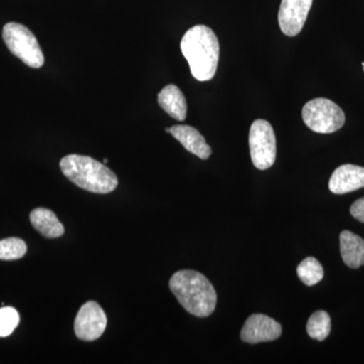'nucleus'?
Here are the masks:
<instances>
[{"label": "nucleus", "instance_id": "nucleus-1", "mask_svg": "<svg viewBox=\"0 0 364 364\" xmlns=\"http://www.w3.org/2000/svg\"><path fill=\"white\" fill-rule=\"evenodd\" d=\"M181 49L196 80L214 78L219 63L220 44L212 28L203 25L189 28L182 38Z\"/></svg>", "mask_w": 364, "mask_h": 364}, {"label": "nucleus", "instance_id": "nucleus-2", "mask_svg": "<svg viewBox=\"0 0 364 364\" xmlns=\"http://www.w3.org/2000/svg\"><path fill=\"white\" fill-rule=\"evenodd\" d=\"M169 287L186 312L200 318L214 313L217 293L202 273L195 270L177 272L170 279Z\"/></svg>", "mask_w": 364, "mask_h": 364}, {"label": "nucleus", "instance_id": "nucleus-3", "mask_svg": "<svg viewBox=\"0 0 364 364\" xmlns=\"http://www.w3.org/2000/svg\"><path fill=\"white\" fill-rule=\"evenodd\" d=\"M60 168L78 188L95 193H109L119 181L114 172L102 163L83 155L71 154L62 158Z\"/></svg>", "mask_w": 364, "mask_h": 364}, {"label": "nucleus", "instance_id": "nucleus-4", "mask_svg": "<svg viewBox=\"0 0 364 364\" xmlns=\"http://www.w3.org/2000/svg\"><path fill=\"white\" fill-rule=\"evenodd\" d=\"M2 37L9 51L21 59L26 65L41 68L45 58L37 38L26 26L18 23L4 26Z\"/></svg>", "mask_w": 364, "mask_h": 364}, {"label": "nucleus", "instance_id": "nucleus-5", "mask_svg": "<svg viewBox=\"0 0 364 364\" xmlns=\"http://www.w3.org/2000/svg\"><path fill=\"white\" fill-rule=\"evenodd\" d=\"M304 123L310 130L318 134H331L345 124L341 107L328 98H314L304 105L301 111Z\"/></svg>", "mask_w": 364, "mask_h": 364}, {"label": "nucleus", "instance_id": "nucleus-6", "mask_svg": "<svg viewBox=\"0 0 364 364\" xmlns=\"http://www.w3.org/2000/svg\"><path fill=\"white\" fill-rule=\"evenodd\" d=\"M251 160L254 166L267 170L277 159V139L272 124L264 119H256L249 133Z\"/></svg>", "mask_w": 364, "mask_h": 364}, {"label": "nucleus", "instance_id": "nucleus-7", "mask_svg": "<svg viewBox=\"0 0 364 364\" xmlns=\"http://www.w3.org/2000/svg\"><path fill=\"white\" fill-rule=\"evenodd\" d=\"M107 315L97 301H87L81 306L74 323V331L78 339L95 341L107 328Z\"/></svg>", "mask_w": 364, "mask_h": 364}, {"label": "nucleus", "instance_id": "nucleus-8", "mask_svg": "<svg viewBox=\"0 0 364 364\" xmlns=\"http://www.w3.org/2000/svg\"><path fill=\"white\" fill-rule=\"evenodd\" d=\"M313 0H282L279 11L280 30L287 37H296L303 30Z\"/></svg>", "mask_w": 364, "mask_h": 364}, {"label": "nucleus", "instance_id": "nucleus-9", "mask_svg": "<svg viewBox=\"0 0 364 364\" xmlns=\"http://www.w3.org/2000/svg\"><path fill=\"white\" fill-rule=\"evenodd\" d=\"M279 322L263 314H254L247 318L241 330L242 341L249 344L274 341L282 335Z\"/></svg>", "mask_w": 364, "mask_h": 364}, {"label": "nucleus", "instance_id": "nucleus-10", "mask_svg": "<svg viewBox=\"0 0 364 364\" xmlns=\"http://www.w3.org/2000/svg\"><path fill=\"white\" fill-rule=\"evenodd\" d=\"M364 188V168L358 165L344 164L333 172L329 188L335 195H344Z\"/></svg>", "mask_w": 364, "mask_h": 364}, {"label": "nucleus", "instance_id": "nucleus-11", "mask_svg": "<svg viewBox=\"0 0 364 364\" xmlns=\"http://www.w3.org/2000/svg\"><path fill=\"white\" fill-rule=\"evenodd\" d=\"M169 133L186 148L200 159L205 160L212 155V148L205 142V136L191 126L178 124L169 128Z\"/></svg>", "mask_w": 364, "mask_h": 364}, {"label": "nucleus", "instance_id": "nucleus-12", "mask_svg": "<svg viewBox=\"0 0 364 364\" xmlns=\"http://www.w3.org/2000/svg\"><path fill=\"white\" fill-rule=\"evenodd\" d=\"M158 104L163 111L167 112L170 117L179 122H183L188 114V104L186 97L176 85H169L165 86L158 93Z\"/></svg>", "mask_w": 364, "mask_h": 364}, {"label": "nucleus", "instance_id": "nucleus-13", "mask_svg": "<svg viewBox=\"0 0 364 364\" xmlns=\"http://www.w3.org/2000/svg\"><path fill=\"white\" fill-rule=\"evenodd\" d=\"M340 251L347 267L359 268L364 265V240L350 231L340 234Z\"/></svg>", "mask_w": 364, "mask_h": 364}, {"label": "nucleus", "instance_id": "nucleus-14", "mask_svg": "<svg viewBox=\"0 0 364 364\" xmlns=\"http://www.w3.org/2000/svg\"><path fill=\"white\" fill-rule=\"evenodd\" d=\"M33 228L46 238H59L65 232L56 214L48 208H35L30 215Z\"/></svg>", "mask_w": 364, "mask_h": 364}, {"label": "nucleus", "instance_id": "nucleus-15", "mask_svg": "<svg viewBox=\"0 0 364 364\" xmlns=\"http://www.w3.org/2000/svg\"><path fill=\"white\" fill-rule=\"evenodd\" d=\"M306 332L311 338L324 341L331 332V318L325 311H317L309 318Z\"/></svg>", "mask_w": 364, "mask_h": 364}, {"label": "nucleus", "instance_id": "nucleus-16", "mask_svg": "<svg viewBox=\"0 0 364 364\" xmlns=\"http://www.w3.org/2000/svg\"><path fill=\"white\" fill-rule=\"evenodd\" d=\"M296 272L299 279L308 287L315 286L324 277V269L315 257H308L301 261Z\"/></svg>", "mask_w": 364, "mask_h": 364}, {"label": "nucleus", "instance_id": "nucleus-17", "mask_svg": "<svg viewBox=\"0 0 364 364\" xmlns=\"http://www.w3.org/2000/svg\"><path fill=\"white\" fill-rule=\"evenodd\" d=\"M26 253V244L20 238H7L0 241V260H16Z\"/></svg>", "mask_w": 364, "mask_h": 364}, {"label": "nucleus", "instance_id": "nucleus-18", "mask_svg": "<svg viewBox=\"0 0 364 364\" xmlns=\"http://www.w3.org/2000/svg\"><path fill=\"white\" fill-rule=\"evenodd\" d=\"M20 323V315L13 306H4L0 309V337H7L13 334Z\"/></svg>", "mask_w": 364, "mask_h": 364}, {"label": "nucleus", "instance_id": "nucleus-19", "mask_svg": "<svg viewBox=\"0 0 364 364\" xmlns=\"http://www.w3.org/2000/svg\"><path fill=\"white\" fill-rule=\"evenodd\" d=\"M350 214L359 222L364 223V198H359L351 205Z\"/></svg>", "mask_w": 364, "mask_h": 364}, {"label": "nucleus", "instance_id": "nucleus-20", "mask_svg": "<svg viewBox=\"0 0 364 364\" xmlns=\"http://www.w3.org/2000/svg\"><path fill=\"white\" fill-rule=\"evenodd\" d=\"M165 131H166V132H167V133H169V128H166V129H165Z\"/></svg>", "mask_w": 364, "mask_h": 364}, {"label": "nucleus", "instance_id": "nucleus-21", "mask_svg": "<svg viewBox=\"0 0 364 364\" xmlns=\"http://www.w3.org/2000/svg\"><path fill=\"white\" fill-rule=\"evenodd\" d=\"M107 162H109V160H107V159H104V163H107Z\"/></svg>", "mask_w": 364, "mask_h": 364}, {"label": "nucleus", "instance_id": "nucleus-22", "mask_svg": "<svg viewBox=\"0 0 364 364\" xmlns=\"http://www.w3.org/2000/svg\"><path fill=\"white\" fill-rule=\"evenodd\" d=\"M363 70H364V62H363Z\"/></svg>", "mask_w": 364, "mask_h": 364}]
</instances>
